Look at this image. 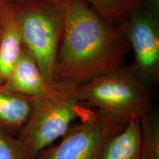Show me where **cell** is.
Masks as SVG:
<instances>
[{
	"label": "cell",
	"mask_w": 159,
	"mask_h": 159,
	"mask_svg": "<svg viewBox=\"0 0 159 159\" xmlns=\"http://www.w3.org/2000/svg\"><path fill=\"white\" fill-rule=\"evenodd\" d=\"M63 11L58 86L75 89L125 64L130 47L120 26L105 20L84 0H69Z\"/></svg>",
	"instance_id": "cell-1"
},
{
	"label": "cell",
	"mask_w": 159,
	"mask_h": 159,
	"mask_svg": "<svg viewBox=\"0 0 159 159\" xmlns=\"http://www.w3.org/2000/svg\"><path fill=\"white\" fill-rule=\"evenodd\" d=\"M80 102L97 108V114L110 136L123 130L133 119L152 110L151 86L124 64L74 89Z\"/></svg>",
	"instance_id": "cell-2"
},
{
	"label": "cell",
	"mask_w": 159,
	"mask_h": 159,
	"mask_svg": "<svg viewBox=\"0 0 159 159\" xmlns=\"http://www.w3.org/2000/svg\"><path fill=\"white\" fill-rule=\"evenodd\" d=\"M15 5L23 47L30 52L46 80L60 87L57 84V63L64 27V6L50 2Z\"/></svg>",
	"instance_id": "cell-3"
},
{
	"label": "cell",
	"mask_w": 159,
	"mask_h": 159,
	"mask_svg": "<svg viewBox=\"0 0 159 159\" xmlns=\"http://www.w3.org/2000/svg\"><path fill=\"white\" fill-rule=\"evenodd\" d=\"M30 99V115L17 138L26 158L37 159L43 150L63 136L85 108L80 105L74 89L61 99Z\"/></svg>",
	"instance_id": "cell-4"
},
{
	"label": "cell",
	"mask_w": 159,
	"mask_h": 159,
	"mask_svg": "<svg viewBox=\"0 0 159 159\" xmlns=\"http://www.w3.org/2000/svg\"><path fill=\"white\" fill-rule=\"evenodd\" d=\"M119 26L134 52L130 69L148 85H157L159 82V11L142 4Z\"/></svg>",
	"instance_id": "cell-5"
},
{
	"label": "cell",
	"mask_w": 159,
	"mask_h": 159,
	"mask_svg": "<svg viewBox=\"0 0 159 159\" xmlns=\"http://www.w3.org/2000/svg\"><path fill=\"white\" fill-rule=\"evenodd\" d=\"M80 117L61 142L46 148L37 159H98L102 145L111 136L97 113L85 108Z\"/></svg>",
	"instance_id": "cell-6"
},
{
	"label": "cell",
	"mask_w": 159,
	"mask_h": 159,
	"mask_svg": "<svg viewBox=\"0 0 159 159\" xmlns=\"http://www.w3.org/2000/svg\"><path fill=\"white\" fill-rule=\"evenodd\" d=\"M0 89L29 98L61 99L74 89H64L49 84L41 74L30 52L23 47L13 70Z\"/></svg>",
	"instance_id": "cell-7"
},
{
	"label": "cell",
	"mask_w": 159,
	"mask_h": 159,
	"mask_svg": "<svg viewBox=\"0 0 159 159\" xmlns=\"http://www.w3.org/2000/svg\"><path fill=\"white\" fill-rule=\"evenodd\" d=\"M0 86L13 70L23 48L20 20L16 5L0 0Z\"/></svg>",
	"instance_id": "cell-8"
},
{
	"label": "cell",
	"mask_w": 159,
	"mask_h": 159,
	"mask_svg": "<svg viewBox=\"0 0 159 159\" xmlns=\"http://www.w3.org/2000/svg\"><path fill=\"white\" fill-rule=\"evenodd\" d=\"M140 119H135L105 141L98 159H140Z\"/></svg>",
	"instance_id": "cell-9"
},
{
	"label": "cell",
	"mask_w": 159,
	"mask_h": 159,
	"mask_svg": "<svg viewBox=\"0 0 159 159\" xmlns=\"http://www.w3.org/2000/svg\"><path fill=\"white\" fill-rule=\"evenodd\" d=\"M31 99L0 89V129L17 137L30 115Z\"/></svg>",
	"instance_id": "cell-10"
},
{
	"label": "cell",
	"mask_w": 159,
	"mask_h": 159,
	"mask_svg": "<svg viewBox=\"0 0 159 159\" xmlns=\"http://www.w3.org/2000/svg\"><path fill=\"white\" fill-rule=\"evenodd\" d=\"M140 159H159V114L151 110L140 119Z\"/></svg>",
	"instance_id": "cell-11"
},
{
	"label": "cell",
	"mask_w": 159,
	"mask_h": 159,
	"mask_svg": "<svg viewBox=\"0 0 159 159\" xmlns=\"http://www.w3.org/2000/svg\"><path fill=\"white\" fill-rule=\"evenodd\" d=\"M101 17L119 26L143 0H84Z\"/></svg>",
	"instance_id": "cell-12"
},
{
	"label": "cell",
	"mask_w": 159,
	"mask_h": 159,
	"mask_svg": "<svg viewBox=\"0 0 159 159\" xmlns=\"http://www.w3.org/2000/svg\"><path fill=\"white\" fill-rule=\"evenodd\" d=\"M0 159H27L17 137L0 129Z\"/></svg>",
	"instance_id": "cell-13"
},
{
	"label": "cell",
	"mask_w": 159,
	"mask_h": 159,
	"mask_svg": "<svg viewBox=\"0 0 159 159\" xmlns=\"http://www.w3.org/2000/svg\"><path fill=\"white\" fill-rule=\"evenodd\" d=\"M13 4L16 5H27V4L35 3V2H50L57 4V5L65 6L66 4L69 0H10Z\"/></svg>",
	"instance_id": "cell-14"
},
{
	"label": "cell",
	"mask_w": 159,
	"mask_h": 159,
	"mask_svg": "<svg viewBox=\"0 0 159 159\" xmlns=\"http://www.w3.org/2000/svg\"><path fill=\"white\" fill-rule=\"evenodd\" d=\"M0 32H1V22H0Z\"/></svg>",
	"instance_id": "cell-15"
}]
</instances>
